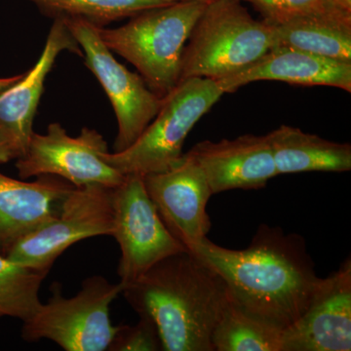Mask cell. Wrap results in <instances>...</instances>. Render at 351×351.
I'll return each mask as SVG.
<instances>
[{"label": "cell", "instance_id": "6da1fadb", "mask_svg": "<svg viewBox=\"0 0 351 351\" xmlns=\"http://www.w3.org/2000/svg\"><path fill=\"white\" fill-rule=\"evenodd\" d=\"M189 251L218 272L240 308L280 330L304 314L321 279L301 235L265 223L243 250L205 237Z\"/></svg>", "mask_w": 351, "mask_h": 351}, {"label": "cell", "instance_id": "7a4b0ae2", "mask_svg": "<svg viewBox=\"0 0 351 351\" xmlns=\"http://www.w3.org/2000/svg\"><path fill=\"white\" fill-rule=\"evenodd\" d=\"M121 294L154 323L164 351H213L212 334L230 299L218 272L189 251L159 261Z\"/></svg>", "mask_w": 351, "mask_h": 351}, {"label": "cell", "instance_id": "3957f363", "mask_svg": "<svg viewBox=\"0 0 351 351\" xmlns=\"http://www.w3.org/2000/svg\"><path fill=\"white\" fill-rule=\"evenodd\" d=\"M208 2L147 9L117 29L98 27L99 34L108 49L133 64L149 89L163 98L180 82L184 47Z\"/></svg>", "mask_w": 351, "mask_h": 351}, {"label": "cell", "instance_id": "277c9868", "mask_svg": "<svg viewBox=\"0 0 351 351\" xmlns=\"http://www.w3.org/2000/svg\"><path fill=\"white\" fill-rule=\"evenodd\" d=\"M186 43L180 82L234 75L276 45L274 27L254 19L241 0L208 2Z\"/></svg>", "mask_w": 351, "mask_h": 351}, {"label": "cell", "instance_id": "5b68a950", "mask_svg": "<svg viewBox=\"0 0 351 351\" xmlns=\"http://www.w3.org/2000/svg\"><path fill=\"white\" fill-rule=\"evenodd\" d=\"M225 94L216 80L189 77L163 97L156 117L128 149L107 152L104 160L123 175L161 172L182 156L184 141Z\"/></svg>", "mask_w": 351, "mask_h": 351}, {"label": "cell", "instance_id": "8992f818", "mask_svg": "<svg viewBox=\"0 0 351 351\" xmlns=\"http://www.w3.org/2000/svg\"><path fill=\"white\" fill-rule=\"evenodd\" d=\"M123 287L94 276L83 281L75 297L64 298L59 284H53L52 297L23 322V339H49L66 351L108 350L119 329L110 320V306Z\"/></svg>", "mask_w": 351, "mask_h": 351}, {"label": "cell", "instance_id": "52a82bcc", "mask_svg": "<svg viewBox=\"0 0 351 351\" xmlns=\"http://www.w3.org/2000/svg\"><path fill=\"white\" fill-rule=\"evenodd\" d=\"M113 189L91 184L75 188L62 203L56 218L23 237L5 257L25 267L49 272L53 263L76 242L110 235L114 228Z\"/></svg>", "mask_w": 351, "mask_h": 351}, {"label": "cell", "instance_id": "ba28073f", "mask_svg": "<svg viewBox=\"0 0 351 351\" xmlns=\"http://www.w3.org/2000/svg\"><path fill=\"white\" fill-rule=\"evenodd\" d=\"M112 199V237L121 252L117 274L122 285L133 282L159 261L188 251L164 225L142 175H125L113 189Z\"/></svg>", "mask_w": 351, "mask_h": 351}, {"label": "cell", "instance_id": "9c48e42d", "mask_svg": "<svg viewBox=\"0 0 351 351\" xmlns=\"http://www.w3.org/2000/svg\"><path fill=\"white\" fill-rule=\"evenodd\" d=\"M80 44L85 66L96 76L117 115L114 152L128 149L156 117L162 97L152 91L142 76L131 73L113 57L101 40L98 27L82 20H64Z\"/></svg>", "mask_w": 351, "mask_h": 351}, {"label": "cell", "instance_id": "30bf717a", "mask_svg": "<svg viewBox=\"0 0 351 351\" xmlns=\"http://www.w3.org/2000/svg\"><path fill=\"white\" fill-rule=\"evenodd\" d=\"M107 152L108 143L98 131L85 127L77 137H71L61 124L52 123L43 135L34 132L24 156L16 159V168L22 179L52 175L76 188L115 189L125 175L104 160Z\"/></svg>", "mask_w": 351, "mask_h": 351}, {"label": "cell", "instance_id": "8fae6325", "mask_svg": "<svg viewBox=\"0 0 351 351\" xmlns=\"http://www.w3.org/2000/svg\"><path fill=\"white\" fill-rule=\"evenodd\" d=\"M143 179L164 225L186 250L207 237L211 228L207 204L213 193L191 152L168 169L144 175Z\"/></svg>", "mask_w": 351, "mask_h": 351}, {"label": "cell", "instance_id": "7c38bea8", "mask_svg": "<svg viewBox=\"0 0 351 351\" xmlns=\"http://www.w3.org/2000/svg\"><path fill=\"white\" fill-rule=\"evenodd\" d=\"M283 351L351 350V260L321 278L304 314L283 330Z\"/></svg>", "mask_w": 351, "mask_h": 351}, {"label": "cell", "instance_id": "4fadbf2b", "mask_svg": "<svg viewBox=\"0 0 351 351\" xmlns=\"http://www.w3.org/2000/svg\"><path fill=\"white\" fill-rule=\"evenodd\" d=\"M206 176L212 193L260 189L277 174L267 136L203 141L189 151Z\"/></svg>", "mask_w": 351, "mask_h": 351}, {"label": "cell", "instance_id": "5bb4252c", "mask_svg": "<svg viewBox=\"0 0 351 351\" xmlns=\"http://www.w3.org/2000/svg\"><path fill=\"white\" fill-rule=\"evenodd\" d=\"M63 51L83 56L66 21L58 18L51 27L38 63L15 84L0 93V131L15 147L18 158L24 156L34 134L32 125L46 77Z\"/></svg>", "mask_w": 351, "mask_h": 351}, {"label": "cell", "instance_id": "9a60e30c", "mask_svg": "<svg viewBox=\"0 0 351 351\" xmlns=\"http://www.w3.org/2000/svg\"><path fill=\"white\" fill-rule=\"evenodd\" d=\"M75 186L52 175L27 182L0 173V250L51 223Z\"/></svg>", "mask_w": 351, "mask_h": 351}, {"label": "cell", "instance_id": "2e32d148", "mask_svg": "<svg viewBox=\"0 0 351 351\" xmlns=\"http://www.w3.org/2000/svg\"><path fill=\"white\" fill-rule=\"evenodd\" d=\"M261 80L336 87L350 93L351 63L277 45L246 69L216 82L226 94Z\"/></svg>", "mask_w": 351, "mask_h": 351}, {"label": "cell", "instance_id": "e0dca14e", "mask_svg": "<svg viewBox=\"0 0 351 351\" xmlns=\"http://www.w3.org/2000/svg\"><path fill=\"white\" fill-rule=\"evenodd\" d=\"M277 174L351 169V145L331 142L295 127L282 125L267 134Z\"/></svg>", "mask_w": 351, "mask_h": 351}, {"label": "cell", "instance_id": "ac0fdd59", "mask_svg": "<svg viewBox=\"0 0 351 351\" xmlns=\"http://www.w3.org/2000/svg\"><path fill=\"white\" fill-rule=\"evenodd\" d=\"M269 25L276 46L351 63V13L301 16Z\"/></svg>", "mask_w": 351, "mask_h": 351}, {"label": "cell", "instance_id": "d6986e66", "mask_svg": "<svg viewBox=\"0 0 351 351\" xmlns=\"http://www.w3.org/2000/svg\"><path fill=\"white\" fill-rule=\"evenodd\" d=\"M283 330L245 313L230 301L212 334L213 351H283Z\"/></svg>", "mask_w": 351, "mask_h": 351}, {"label": "cell", "instance_id": "ffe728a7", "mask_svg": "<svg viewBox=\"0 0 351 351\" xmlns=\"http://www.w3.org/2000/svg\"><path fill=\"white\" fill-rule=\"evenodd\" d=\"M53 19L82 20L96 27L131 18L147 10L168 5L161 0H29Z\"/></svg>", "mask_w": 351, "mask_h": 351}, {"label": "cell", "instance_id": "44dd1931", "mask_svg": "<svg viewBox=\"0 0 351 351\" xmlns=\"http://www.w3.org/2000/svg\"><path fill=\"white\" fill-rule=\"evenodd\" d=\"M48 274L0 256V317L31 318L43 304L39 290Z\"/></svg>", "mask_w": 351, "mask_h": 351}, {"label": "cell", "instance_id": "7402d4cb", "mask_svg": "<svg viewBox=\"0 0 351 351\" xmlns=\"http://www.w3.org/2000/svg\"><path fill=\"white\" fill-rule=\"evenodd\" d=\"M262 14L269 24L292 18L319 14L348 12L335 5L331 0H245ZM351 13V12H348Z\"/></svg>", "mask_w": 351, "mask_h": 351}, {"label": "cell", "instance_id": "603a6c76", "mask_svg": "<svg viewBox=\"0 0 351 351\" xmlns=\"http://www.w3.org/2000/svg\"><path fill=\"white\" fill-rule=\"evenodd\" d=\"M108 351L162 350L160 337L154 323L147 317H140L137 324L119 325Z\"/></svg>", "mask_w": 351, "mask_h": 351}, {"label": "cell", "instance_id": "cb8c5ba5", "mask_svg": "<svg viewBox=\"0 0 351 351\" xmlns=\"http://www.w3.org/2000/svg\"><path fill=\"white\" fill-rule=\"evenodd\" d=\"M15 147L11 144L8 138L0 131V163H7L13 159L18 158Z\"/></svg>", "mask_w": 351, "mask_h": 351}, {"label": "cell", "instance_id": "d4e9b609", "mask_svg": "<svg viewBox=\"0 0 351 351\" xmlns=\"http://www.w3.org/2000/svg\"><path fill=\"white\" fill-rule=\"evenodd\" d=\"M23 75L12 76V77L0 78V93L4 90L8 89L9 87L15 84L18 80L22 78Z\"/></svg>", "mask_w": 351, "mask_h": 351}, {"label": "cell", "instance_id": "484cf974", "mask_svg": "<svg viewBox=\"0 0 351 351\" xmlns=\"http://www.w3.org/2000/svg\"><path fill=\"white\" fill-rule=\"evenodd\" d=\"M331 1L339 9L351 12V0H331Z\"/></svg>", "mask_w": 351, "mask_h": 351}, {"label": "cell", "instance_id": "4316f807", "mask_svg": "<svg viewBox=\"0 0 351 351\" xmlns=\"http://www.w3.org/2000/svg\"><path fill=\"white\" fill-rule=\"evenodd\" d=\"M164 3L173 4L178 3V2H188V1H211V0H161Z\"/></svg>", "mask_w": 351, "mask_h": 351}]
</instances>
